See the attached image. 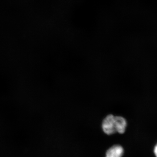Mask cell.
Listing matches in <instances>:
<instances>
[{"label":"cell","instance_id":"cell-2","mask_svg":"<svg viewBox=\"0 0 157 157\" xmlns=\"http://www.w3.org/2000/svg\"><path fill=\"white\" fill-rule=\"evenodd\" d=\"M124 152L122 147L119 145H113L107 151L106 157H122Z\"/></svg>","mask_w":157,"mask_h":157},{"label":"cell","instance_id":"cell-3","mask_svg":"<svg viewBox=\"0 0 157 157\" xmlns=\"http://www.w3.org/2000/svg\"><path fill=\"white\" fill-rule=\"evenodd\" d=\"M116 129V132L119 134L124 133L127 125L125 119L122 117L115 116Z\"/></svg>","mask_w":157,"mask_h":157},{"label":"cell","instance_id":"cell-4","mask_svg":"<svg viewBox=\"0 0 157 157\" xmlns=\"http://www.w3.org/2000/svg\"><path fill=\"white\" fill-rule=\"evenodd\" d=\"M154 152L155 156L157 157V144L156 145L154 149Z\"/></svg>","mask_w":157,"mask_h":157},{"label":"cell","instance_id":"cell-1","mask_svg":"<svg viewBox=\"0 0 157 157\" xmlns=\"http://www.w3.org/2000/svg\"><path fill=\"white\" fill-rule=\"evenodd\" d=\"M102 128L104 133L107 135H111L116 133L115 116L109 114L106 116L102 122Z\"/></svg>","mask_w":157,"mask_h":157}]
</instances>
